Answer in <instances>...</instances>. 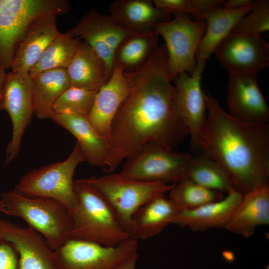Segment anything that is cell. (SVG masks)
<instances>
[{
	"instance_id": "obj_1",
	"label": "cell",
	"mask_w": 269,
	"mask_h": 269,
	"mask_svg": "<svg viewBox=\"0 0 269 269\" xmlns=\"http://www.w3.org/2000/svg\"><path fill=\"white\" fill-rule=\"evenodd\" d=\"M124 75L129 90L111 126L103 167L108 172L149 144L174 149L189 134L176 111L164 44L141 67Z\"/></svg>"
},
{
	"instance_id": "obj_2",
	"label": "cell",
	"mask_w": 269,
	"mask_h": 269,
	"mask_svg": "<svg viewBox=\"0 0 269 269\" xmlns=\"http://www.w3.org/2000/svg\"><path fill=\"white\" fill-rule=\"evenodd\" d=\"M204 98L208 115L199 148L224 169L242 194L269 185V125L237 120L212 96Z\"/></svg>"
},
{
	"instance_id": "obj_3",
	"label": "cell",
	"mask_w": 269,
	"mask_h": 269,
	"mask_svg": "<svg viewBox=\"0 0 269 269\" xmlns=\"http://www.w3.org/2000/svg\"><path fill=\"white\" fill-rule=\"evenodd\" d=\"M77 208L69 211L73 223L70 239L115 247L130 237L101 193L81 178L74 180Z\"/></svg>"
},
{
	"instance_id": "obj_4",
	"label": "cell",
	"mask_w": 269,
	"mask_h": 269,
	"mask_svg": "<svg viewBox=\"0 0 269 269\" xmlns=\"http://www.w3.org/2000/svg\"><path fill=\"white\" fill-rule=\"evenodd\" d=\"M0 211L23 219L38 232L54 251L70 239L73 223L68 209L47 197H29L13 189L1 193Z\"/></svg>"
},
{
	"instance_id": "obj_5",
	"label": "cell",
	"mask_w": 269,
	"mask_h": 269,
	"mask_svg": "<svg viewBox=\"0 0 269 269\" xmlns=\"http://www.w3.org/2000/svg\"><path fill=\"white\" fill-rule=\"evenodd\" d=\"M85 161L76 143L68 157L29 171L13 189L29 197H43L54 199L71 211L78 206L73 186V175L77 165Z\"/></svg>"
},
{
	"instance_id": "obj_6",
	"label": "cell",
	"mask_w": 269,
	"mask_h": 269,
	"mask_svg": "<svg viewBox=\"0 0 269 269\" xmlns=\"http://www.w3.org/2000/svg\"><path fill=\"white\" fill-rule=\"evenodd\" d=\"M66 0H0V63L9 69L18 44L29 25L47 14L66 13Z\"/></svg>"
},
{
	"instance_id": "obj_7",
	"label": "cell",
	"mask_w": 269,
	"mask_h": 269,
	"mask_svg": "<svg viewBox=\"0 0 269 269\" xmlns=\"http://www.w3.org/2000/svg\"><path fill=\"white\" fill-rule=\"evenodd\" d=\"M81 179L101 193L113 208L129 237L132 217L136 210L152 199L164 195L174 184L138 181L123 177L118 173L92 175Z\"/></svg>"
},
{
	"instance_id": "obj_8",
	"label": "cell",
	"mask_w": 269,
	"mask_h": 269,
	"mask_svg": "<svg viewBox=\"0 0 269 269\" xmlns=\"http://www.w3.org/2000/svg\"><path fill=\"white\" fill-rule=\"evenodd\" d=\"M174 15L168 21L157 23L153 29L165 41L171 82L181 72L193 74L196 52L207 26L205 21H193L187 14Z\"/></svg>"
},
{
	"instance_id": "obj_9",
	"label": "cell",
	"mask_w": 269,
	"mask_h": 269,
	"mask_svg": "<svg viewBox=\"0 0 269 269\" xmlns=\"http://www.w3.org/2000/svg\"><path fill=\"white\" fill-rule=\"evenodd\" d=\"M191 154L151 144L127 159L121 176L144 182L176 184L187 177Z\"/></svg>"
},
{
	"instance_id": "obj_10",
	"label": "cell",
	"mask_w": 269,
	"mask_h": 269,
	"mask_svg": "<svg viewBox=\"0 0 269 269\" xmlns=\"http://www.w3.org/2000/svg\"><path fill=\"white\" fill-rule=\"evenodd\" d=\"M138 247L130 238L115 247L70 239L54 252L59 269H117L137 254Z\"/></svg>"
},
{
	"instance_id": "obj_11",
	"label": "cell",
	"mask_w": 269,
	"mask_h": 269,
	"mask_svg": "<svg viewBox=\"0 0 269 269\" xmlns=\"http://www.w3.org/2000/svg\"><path fill=\"white\" fill-rule=\"evenodd\" d=\"M3 109L11 120V140L5 149L4 167L14 160L19 154L24 132L34 114L31 78L28 72L7 73L0 96Z\"/></svg>"
},
{
	"instance_id": "obj_12",
	"label": "cell",
	"mask_w": 269,
	"mask_h": 269,
	"mask_svg": "<svg viewBox=\"0 0 269 269\" xmlns=\"http://www.w3.org/2000/svg\"><path fill=\"white\" fill-rule=\"evenodd\" d=\"M131 32L118 25L110 15L95 9L87 11L78 23L66 33L82 40L99 56L112 74L116 51Z\"/></svg>"
},
{
	"instance_id": "obj_13",
	"label": "cell",
	"mask_w": 269,
	"mask_h": 269,
	"mask_svg": "<svg viewBox=\"0 0 269 269\" xmlns=\"http://www.w3.org/2000/svg\"><path fill=\"white\" fill-rule=\"evenodd\" d=\"M214 53L229 72L257 74L269 66V43L261 34H238L231 31Z\"/></svg>"
},
{
	"instance_id": "obj_14",
	"label": "cell",
	"mask_w": 269,
	"mask_h": 269,
	"mask_svg": "<svg viewBox=\"0 0 269 269\" xmlns=\"http://www.w3.org/2000/svg\"><path fill=\"white\" fill-rule=\"evenodd\" d=\"M257 74L229 72L227 104L229 114L239 121L269 124V108L258 84Z\"/></svg>"
},
{
	"instance_id": "obj_15",
	"label": "cell",
	"mask_w": 269,
	"mask_h": 269,
	"mask_svg": "<svg viewBox=\"0 0 269 269\" xmlns=\"http://www.w3.org/2000/svg\"><path fill=\"white\" fill-rule=\"evenodd\" d=\"M203 70L204 68L196 67L192 76L183 72L172 81L175 88L176 111L189 131L190 147L194 150L199 149L198 138L207 119L204 93L201 87Z\"/></svg>"
},
{
	"instance_id": "obj_16",
	"label": "cell",
	"mask_w": 269,
	"mask_h": 269,
	"mask_svg": "<svg viewBox=\"0 0 269 269\" xmlns=\"http://www.w3.org/2000/svg\"><path fill=\"white\" fill-rule=\"evenodd\" d=\"M0 238L10 242L18 255V269H59L54 251L30 227L0 219Z\"/></svg>"
},
{
	"instance_id": "obj_17",
	"label": "cell",
	"mask_w": 269,
	"mask_h": 269,
	"mask_svg": "<svg viewBox=\"0 0 269 269\" xmlns=\"http://www.w3.org/2000/svg\"><path fill=\"white\" fill-rule=\"evenodd\" d=\"M129 90L124 69L114 64L112 75L97 92L88 119L97 132L108 138L113 121Z\"/></svg>"
},
{
	"instance_id": "obj_18",
	"label": "cell",
	"mask_w": 269,
	"mask_h": 269,
	"mask_svg": "<svg viewBox=\"0 0 269 269\" xmlns=\"http://www.w3.org/2000/svg\"><path fill=\"white\" fill-rule=\"evenodd\" d=\"M57 15L49 14L34 20L27 28L15 53L10 69L28 72L60 33L56 26Z\"/></svg>"
},
{
	"instance_id": "obj_19",
	"label": "cell",
	"mask_w": 269,
	"mask_h": 269,
	"mask_svg": "<svg viewBox=\"0 0 269 269\" xmlns=\"http://www.w3.org/2000/svg\"><path fill=\"white\" fill-rule=\"evenodd\" d=\"M243 195L234 190L220 200L196 209L179 210L172 223L181 227H188L194 231L225 228Z\"/></svg>"
},
{
	"instance_id": "obj_20",
	"label": "cell",
	"mask_w": 269,
	"mask_h": 269,
	"mask_svg": "<svg viewBox=\"0 0 269 269\" xmlns=\"http://www.w3.org/2000/svg\"><path fill=\"white\" fill-rule=\"evenodd\" d=\"M51 119L76 137L85 161L103 167L108 154L109 140L97 132L88 117L54 112Z\"/></svg>"
},
{
	"instance_id": "obj_21",
	"label": "cell",
	"mask_w": 269,
	"mask_h": 269,
	"mask_svg": "<svg viewBox=\"0 0 269 269\" xmlns=\"http://www.w3.org/2000/svg\"><path fill=\"white\" fill-rule=\"evenodd\" d=\"M269 223V185H264L243 195L225 228L249 238L257 227Z\"/></svg>"
},
{
	"instance_id": "obj_22",
	"label": "cell",
	"mask_w": 269,
	"mask_h": 269,
	"mask_svg": "<svg viewBox=\"0 0 269 269\" xmlns=\"http://www.w3.org/2000/svg\"><path fill=\"white\" fill-rule=\"evenodd\" d=\"M110 15L121 27L133 32L153 31L159 22L170 20L172 14L157 8L150 0H118L110 7Z\"/></svg>"
},
{
	"instance_id": "obj_23",
	"label": "cell",
	"mask_w": 269,
	"mask_h": 269,
	"mask_svg": "<svg viewBox=\"0 0 269 269\" xmlns=\"http://www.w3.org/2000/svg\"><path fill=\"white\" fill-rule=\"evenodd\" d=\"M66 70L71 86L95 91L112 75L99 56L82 40Z\"/></svg>"
},
{
	"instance_id": "obj_24",
	"label": "cell",
	"mask_w": 269,
	"mask_h": 269,
	"mask_svg": "<svg viewBox=\"0 0 269 269\" xmlns=\"http://www.w3.org/2000/svg\"><path fill=\"white\" fill-rule=\"evenodd\" d=\"M178 210L164 195L152 199L134 214L130 238L137 241L156 235L172 223Z\"/></svg>"
},
{
	"instance_id": "obj_25",
	"label": "cell",
	"mask_w": 269,
	"mask_h": 269,
	"mask_svg": "<svg viewBox=\"0 0 269 269\" xmlns=\"http://www.w3.org/2000/svg\"><path fill=\"white\" fill-rule=\"evenodd\" d=\"M254 5L236 9L218 7L207 14L204 19L206 29L196 54V65L204 67L206 60L214 53L216 47L232 31L241 18L251 11Z\"/></svg>"
},
{
	"instance_id": "obj_26",
	"label": "cell",
	"mask_w": 269,
	"mask_h": 269,
	"mask_svg": "<svg viewBox=\"0 0 269 269\" xmlns=\"http://www.w3.org/2000/svg\"><path fill=\"white\" fill-rule=\"evenodd\" d=\"M34 114L39 119H51L57 99L70 86L65 69L43 71L31 78Z\"/></svg>"
},
{
	"instance_id": "obj_27",
	"label": "cell",
	"mask_w": 269,
	"mask_h": 269,
	"mask_svg": "<svg viewBox=\"0 0 269 269\" xmlns=\"http://www.w3.org/2000/svg\"><path fill=\"white\" fill-rule=\"evenodd\" d=\"M158 35L149 32H131L118 46L114 65L121 66L125 72L134 71L141 67L159 48Z\"/></svg>"
},
{
	"instance_id": "obj_28",
	"label": "cell",
	"mask_w": 269,
	"mask_h": 269,
	"mask_svg": "<svg viewBox=\"0 0 269 269\" xmlns=\"http://www.w3.org/2000/svg\"><path fill=\"white\" fill-rule=\"evenodd\" d=\"M187 177L206 188L223 193L228 194L236 190L232 179L224 169L203 153L192 156Z\"/></svg>"
},
{
	"instance_id": "obj_29",
	"label": "cell",
	"mask_w": 269,
	"mask_h": 269,
	"mask_svg": "<svg viewBox=\"0 0 269 269\" xmlns=\"http://www.w3.org/2000/svg\"><path fill=\"white\" fill-rule=\"evenodd\" d=\"M81 40L68 33H59L43 51L29 71L31 78L47 70L66 69L69 65Z\"/></svg>"
},
{
	"instance_id": "obj_30",
	"label": "cell",
	"mask_w": 269,
	"mask_h": 269,
	"mask_svg": "<svg viewBox=\"0 0 269 269\" xmlns=\"http://www.w3.org/2000/svg\"><path fill=\"white\" fill-rule=\"evenodd\" d=\"M169 199L179 210H191L224 198L223 193L206 188L186 177L174 184Z\"/></svg>"
},
{
	"instance_id": "obj_31",
	"label": "cell",
	"mask_w": 269,
	"mask_h": 269,
	"mask_svg": "<svg viewBox=\"0 0 269 269\" xmlns=\"http://www.w3.org/2000/svg\"><path fill=\"white\" fill-rule=\"evenodd\" d=\"M97 92L70 86L56 101L53 111L56 113L72 114L88 117Z\"/></svg>"
},
{
	"instance_id": "obj_32",
	"label": "cell",
	"mask_w": 269,
	"mask_h": 269,
	"mask_svg": "<svg viewBox=\"0 0 269 269\" xmlns=\"http://www.w3.org/2000/svg\"><path fill=\"white\" fill-rule=\"evenodd\" d=\"M269 29V1L256 0L248 14L244 16L235 26L232 32L243 35L261 34Z\"/></svg>"
},
{
	"instance_id": "obj_33",
	"label": "cell",
	"mask_w": 269,
	"mask_h": 269,
	"mask_svg": "<svg viewBox=\"0 0 269 269\" xmlns=\"http://www.w3.org/2000/svg\"><path fill=\"white\" fill-rule=\"evenodd\" d=\"M154 5L158 9L170 14H191L195 12L191 0H153Z\"/></svg>"
},
{
	"instance_id": "obj_34",
	"label": "cell",
	"mask_w": 269,
	"mask_h": 269,
	"mask_svg": "<svg viewBox=\"0 0 269 269\" xmlns=\"http://www.w3.org/2000/svg\"><path fill=\"white\" fill-rule=\"evenodd\" d=\"M0 269H18V255L13 245L0 238Z\"/></svg>"
},
{
	"instance_id": "obj_35",
	"label": "cell",
	"mask_w": 269,
	"mask_h": 269,
	"mask_svg": "<svg viewBox=\"0 0 269 269\" xmlns=\"http://www.w3.org/2000/svg\"><path fill=\"white\" fill-rule=\"evenodd\" d=\"M225 1L224 0H191L195 12L194 16L203 19L212 10L221 7Z\"/></svg>"
},
{
	"instance_id": "obj_36",
	"label": "cell",
	"mask_w": 269,
	"mask_h": 269,
	"mask_svg": "<svg viewBox=\"0 0 269 269\" xmlns=\"http://www.w3.org/2000/svg\"><path fill=\"white\" fill-rule=\"evenodd\" d=\"M255 0H225L221 8L236 9L254 5Z\"/></svg>"
},
{
	"instance_id": "obj_37",
	"label": "cell",
	"mask_w": 269,
	"mask_h": 269,
	"mask_svg": "<svg viewBox=\"0 0 269 269\" xmlns=\"http://www.w3.org/2000/svg\"><path fill=\"white\" fill-rule=\"evenodd\" d=\"M138 256V253L134 255L117 269H135Z\"/></svg>"
},
{
	"instance_id": "obj_38",
	"label": "cell",
	"mask_w": 269,
	"mask_h": 269,
	"mask_svg": "<svg viewBox=\"0 0 269 269\" xmlns=\"http://www.w3.org/2000/svg\"><path fill=\"white\" fill-rule=\"evenodd\" d=\"M5 68L0 63V97L7 75V73L5 72Z\"/></svg>"
},
{
	"instance_id": "obj_39",
	"label": "cell",
	"mask_w": 269,
	"mask_h": 269,
	"mask_svg": "<svg viewBox=\"0 0 269 269\" xmlns=\"http://www.w3.org/2000/svg\"><path fill=\"white\" fill-rule=\"evenodd\" d=\"M0 110H3V108H2V106L1 105V99H0Z\"/></svg>"
}]
</instances>
